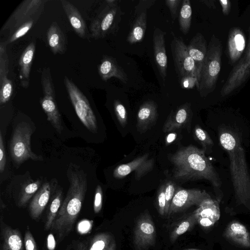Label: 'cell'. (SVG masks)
<instances>
[{
    "instance_id": "39",
    "label": "cell",
    "mask_w": 250,
    "mask_h": 250,
    "mask_svg": "<svg viewBox=\"0 0 250 250\" xmlns=\"http://www.w3.org/2000/svg\"><path fill=\"white\" fill-rule=\"evenodd\" d=\"M157 201L159 213L161 215H165L166 200L165 193V184L162 185L158 190Z\"/></svg>"
},
{
    "instance_id": "49",
    "label": "cell",
    "mask_w": 250,
    "mask_h": 250,
    "mask_svg": "<svg viewBox=\"0 0 250 250\" xmlns=\"http://www.w3.org/2000/svg\"><path fill=\"white\" fill-rule=\"evenodd\" d=\"M176 137V134L172 133L167 135L166 138V142L167 143H170L173 142Z\"/></svg>"
},
{
    "instance_id": "19",
    "label": "cell",
    "mask_w": 250,
    "mask_h": 250,
    "mask_svg": "<svg viewBox=\"0 0 250 250\" xmlns=\"http://www.w3.org/2000/svg\"><path fill=\"white\" fill-rule=\"evenodd\" d=\"M1 250H24L21 234L17 229L7 225L0 217Z\"/></svg>"
},
{
    "instance_id": "51",
    "label": "cell",
    "mask_w": 250,
    "mask_h": 250,
    "mask_svg": "<svg viewBox=\"0 0 250 250\" xmlns=\"http://www.w3.org/2000/svg\"><path fill=\"white\" fill-rule=\"evenodd\" d=\"M186 250H202L197 249H190Z\"/></svg>"
},
{
    "instance_id": "6",
    "label": "cell",
    "mask_w": 250,
    "mask_h": 250,
    "mask_svg": "<svg viewBox=\"0 0 250 250\" xmlns=\"http://www.w3.org/2000/svg\"><path fill=\"white\" fill-rule=\"evenodd\" d=\"M33 132L31 125L25 122H21L16 126L10 143V154L16 164H21L29 159L43 160L41 155L36 154L31 148V137Z\"/></svg>"
},
{
    "instance_id": "38",
    "label": "cell",
    "mask_w": 250,
    "mask_h": 250,
    "mask_svg": "<svg viewBox=\"0 0 250 250\" xmlns=\"http://www.w3.org/2000/svg\"><path fill=\"white\" fill-rule=\"evenodd\" d=\"M175 185L172 181H168L165 184V193L166 200L165 215H168L172 199L176 192Z\"/></svg>"
},
{
    "instance_id": "41",
    "label": "cell",
    "mask_w": 250,
    "mask_h": 250,
    "mask_svg": "<svg viewBox=\"0 0 250 250\" xmlns=\"http://www.w3.org/2000/svg\"><path fill=\"white\" fill-rule=\"evenodd\" d=\"M103 205V191L101 187L98 185L96 187L94 203L93 209L95 213H98L100 212Z\"/></svg>"
},
{
    "instance_id": "36",
    "label": "cell",
    "mask_w": 250,
    "mask_h": 250,
    "mask_svg": "<svg viewBox=\"0 0 250 250\" xmlns=\"http://www.w3.org/2000/svg\"><path fill=\"white\" fill-rule=\"evenodd\" d=\"M37 21L36 20H32L20 26L4 42L6 45L13 43L24 36L32 28Z\"/></svg>"
},
{
    "instance_id": "48",
    "label": "cell",
    "mask_w": 250,
    "mask_h": 250,
    "mask_svg": "<svg viewBox=\"0 0 250 250\" xmlns=\"http://www.w3.org/2000/svg\"><path fill=\"white\" fill-rule=\"evenodd\" d=\"M201 1L206 4L208 7L211 8H215L214 0H201Z\"/></svg>"
},
{
    "instance_id": "1",
    "label": "cell",
    "mask_w": 250,
    "mask_h": 250,
    "mask_svg": "<svg viewBox=\"0 0 250 250\" xmlns=\"http://www.w3.org/2000/svg\"><path fill=\"white\" fill-rule=\"evenodd\" d=\"M67 176L69 188L51 229L60 241L72 231L82 209L87 188L86 174L79 166H69Z\"/></svg>"
},
{
    "instance_id": "13",
    "label": "cell",
    "mask_w": 250,
    "mask_h": 250,
    "mask_svg": "<svg viewBox=\"0 0 250 250\" xmlns=\"http://www.w3.org/2000/svg\"><path fill=\"white\" fill-rule=\"evenodd\" d=\"M250 75V31L249 43L247 52L233 68L221 90L224 97L239 87Z\"/></svg>"
},
{
    "instance_id": "20",
    "label": "cell",
    "mask_w": 250,
    "mask_h": 250,
    "mask_svg": "<svg viewBox=\"0 0 250 250\" xmlns=\"http://www.w3.org/2000/svg\"><path fill=\"white\" fill-rule=\"evenodd\" d=\"M187 48L189 55L196 64L197 72V86L208 50L207 42L203 35L200 33H196L187 45Z\"/></svg>"
},
{
    "instance_id": "44",
    "label": "cell",
    "mask_w": 250,
    "mask_h": 250,
    "mask_svg": "<svg viewBox=\"0 0 250 250\" xmlns=\"http://www.w3.org/2000/svg\"><path fill=\"white\" fill-rule=\"evenodd\" d=\"M181 85L185 88H192L194 85H197V79L194 77H187L180 81Z\"/></svg>"
},
{
    "instance_id": "25",
    "label": "cell",
    "mask_w": 250,
    "mask_h": 250,
    "mask_svg": "<svg viewBox=\"0 0 250 250\" xmlns=\"http://www.w3.org/2000/svg\"><path fill=\"white\" fill-rule=\"evenodd\" d=\"M191 116L190 104L186 103L181 105L170 114L164 125L163 131L169 132L183 127L189 121Z\"/></svg>"
},
{
    "instance_id": "43",
    "label": "cell",
    "mask_w": 250,
    "mask_h": 250,
    "mask_svg": "<svg viewBox=\"0 0 250 250\" xmlns=\"http://www.w3.org/2000/svg\"><path fill=\"white\" fill-rule=\"evenodd\" d=\"M6 165V156L1 131L0 132V172L4 170Z\"/></svg>"
},
{
    "instance_id": "46",
    "label": "cell",
    "mask_w": 250,
    "mask_h": 250,
    "mask_svg": "<svg viewBox=\"0 0 250 250\" xmlns=\"http://www.w3.org/2000/svg\"><path fill=\"white\" fill-rule=\"evenodd\" d=\"M87 243L85 241H77L73 246V250H87Z\"/></svg>"
},
{
    "instance_id": "14",
    "label": "cell",
    "mask_w": 250,
    "mask_h": 250,
    "mask_svg": "<svg viewBox=\"0 0 250 250\" xmlns=\"http://www.w3.org/2000/svg\"><path fill=\"white\" fill-rule=\"evenodd\" d=\"M154 166V159L149 158L148 154H145L127 164L118 166L113 171V176L116 178H122L135 172L136 178L140 179L150 172Z\"/></svg>"
},
{
    "instance_id": "9",
    "label": "cell",
    "mask_w": 250,
    "mask_h": 250,
    "mask_svg": "<svg viewBox=\"0 0 250 250\" xmlns=\"http://www.w3.org/2000/svg\"><path fill=\"white\" fill-rule=\"evenodd\" d=\"M46 2V0L22 1L3 24L1 33L7 31L10 36L24 23L32 20H38L43 12Z\"/></svg>"
},
{
    "instance_id": "22",
    "label": "cell",
    "mask_w": 250,
    "mask_h": 250,
    "mask_svg": "<svg viewBox=\"0 0 250 250\" xmlns=\"http://www.w3.org/2000/svg\"><path fill=\"white\" fill-rule=\"evenodd\" d=\"M224 236L238 246L250 248V233L247 228L239 222L233 221L230 222L225 229Z\"/></svg>"
},
{
    "instance_id": "5",
    "label": "cell",
    "mask_w": 250,
    "mask_h": 250,
    "mask_svg": "<svg viewBox=\"0 0 250 250\" xmlns=\"http://www.w3.org/2000/svg\"><path fill=\"white\" fill-rule=\"evenodd\" d=\"M102 8L92 20L90 36L95 40L103 39L111 33L121 20V10L116 0H106Z\"/></svg>"
},
{
    "instance_id": "26",
    "label": "cell",
    "mask_w": 250,
    "mask_h": 250,
    "mask_svg": "<svg viewBox=\"0 0 250 250\" xmlns=\"http://www.w3.org/2000/svg\"><path fill=\"white\" fill-rule=\"evenodd\" d=\"M35 50V43L30 42L22 52L19 61L20 84L25 88L29 85L30 74Z\"/></svg>"
},
{
    "instance_id": "12",
    "label": "cell",
    "mask_w": 250,
    "mask_h": 250,
    "mask_svg": "<svg viewBox=\"0 0 250 250\" xmlns=\"http://www.w3.org/2000/svg\"><path fill=\"white\" fill-rule=\"evenodd\" d=\"M156 230L151 216L145 212L137 219L134 230L135 250H148L156 243Z\"/></svg>"
},
{
    "instance_id": "17",
    "label": "cell",
    "mask_w": 250,
    "mask_h": 250,
    "mask_svg": "<svg viewBox=\"0 0 250 250\" xmlns=\"http://www.w3.org/2000/svg\"><path fill=\"white\" fill-rule=\"evenodd\" d=\"M198 222L202 227H211L220 217L218 202L211 198L205 200L194 211Z\"/></svg>"
},
{
    "instance_id": "47",
    "label": "cell",
    "mask_w": 250,
    "mask_h": 250,
    "mask_svg": "<svg viewBox=\"0 0 250 250\" xmlns=\"http://www.w3.org/2000/svg\"><path fill=\"white\" fill-rule=\"evenodd\" d=\"M55 247V241H54V238L51 234L48 238V247L49 250H53Z\"/></svg>"
},
{
    "instance_id": "30",
    "label": "cell",
    "mask_w": 250,
    "mask_h": 250,
    "mask_svg": "<svg viewBox=\"0 0 250 250\" xmlns=\"http://www.w3.org/2000/svg\"><path fill=\"white\" fill-rule=\"evenodd\" d=\"M63 190L58 188L53 192L44 227L47 230L51 229L62 203Z\"/></svg>"
},
{
    "instance_id": "7",
    "label": "cell",
    "mask_w": 250,
    "mask_h": 250,
    "mask_svg": "<svg viewBox=\"0 0 250 250\" xmlns=\"http://www.w3.org/2000/svg\"><path fill=\"white\" fill-rule=\"evenodd\" d=\"M63 83L77 116L81 122L90 132L97 133L96 118L87 98L66 76L64 77Z\"/></svg>"
},
{
    "instance_id": "31",
    "label": "cell",
    "mask_w": 250,
    "mask_h": 250,
    "mask_svg": "<svg viewBox=\"0 0 250 250\" xmlns=\"http://www.w3.org/2000/svg\"><path fill=\"white\" fill-rule=\"evenodd\" d=\"M197 223V218L194 211L189 214L175 226L170 235V240L174 243L178 237L190 229Z\"/></svg>"
},
{
    "instance_id": "11",
    "label": "cell",
    "mask_w": 250,
    "mask_h": 250,
    "mask_svg": "<svg viewBox=\"0 0 250 250\" xmlns=\"http://www.w3.org/2000/svg\"><path fill=\"white\" fill-rule=\"evenodd\" d=\"M211 198L205 190L199 189L177 188L169 208L168 215L183 211L193 206H200Z\"/></svg>"
},
{
    "instance_id": "18",
    "label": "cell",
    "mask_w": 250,
    "mask_h": 250,
    "mask_svg": "<svg viewBox=\"0 0 250 250\" xmlns=\"http://www.w3.org/2000/svg\"><path fill=\"white\" fill-rule=\"evenodd\" d=\"M60 1L72 27L76 34L83 39L88 38L90 34L86 23L78 9L68 0H61Z\"/></svg>"
},
{
    "instance_id": "33",
    "label": "cell",
    "mask_w": 250,
    "mask_h": 250,
    "mask_svg": "<svg viewBox=\"0 0 250 250\" xmlns=\"http://www.w3.org/2000/svg\"><path fill=\"white\" fill-rule=\"evenodd\" d=\"M192 9L190 1L184 0L182 1L179 16V23L181 32L186 35L188 32L191 25Z\"/></svg>"
},
{
    "instance_id": "24",
    "label": "cell",
    "mask_w": 250,
    "mask_h": 250,
    "mask_svg": "<svg viewBox=\"0 0 250 250\" xmlns=\"http://www.w3.org/2000/svg\"><path fill=\"white\" fill-rule=\"evenodd\" d=\"M157 116V105L155 102L149 100L143 103L137 113L138 130L141 132L146 131L156 121Z\"/></svg>"
},
{
    "instance_id": "10",
    "label": "cell",
    "mask_w": 250,
    "mask_h": 250,
    "mask_svg": "<svg viewBox=\"0 0 250 250\" xmlns=\"http://www.w3.org/2000/svg\"><path fill=\"white\" fill-rule=\"evenodd\" d=\"M170 47L175 69L179 80L187 77H194L197 81L195 62L189 55L187 45L183 39L174 36Z\"/></svg>"
},
{
    "instance_id": "23",
    "label": "cell",
    "mask_w": 250,
    "mask_h": 250,
    "mask_svg": "<svg viewBox=\"0 0 250 250\" xmlns=\"http://www.w3.org/2000/svg\"><path fill=\"white\" fill-rule=\"evenodd\" d=\"M98 73L104 81L115 77L124 83H127L128 77L123 68L118 65L116 60L109 56H104L98 66Z\"/></svg>"
},
{
    "instance_id": "27",
    "label": "cell",
    "mask_w": 250,
    "mask_h": 250,
    "mask_svg": "<svg viewBox=\"0 0 250 250\" xmlns=\"http://www.w3.org/2000/svg\"><path fill=\"white\" fill-rule=\"evenodd\" d=\"M46 37L50 49L54 55L63 54L66 52V38L57 22H52L47 30Z\"/></svg>"
},
{
    "instance_id": "35",
    "label": "cell",
    "mask_w": 250,
    "mask_h": 250,
    "mask_svg": "<svg viewBox=\"0 0 250 250\" xmlns=\"http://www.w3.org/2000/svg\"><path fill=\"white\" fill-rule=\"evenodd\" d=\"M194 136L206 150L210 148L213 145V142L208 132L199 125H196L194 129Z\"/></svg>"
},
{
    "instance_id": "4",
    "label": "cell",
    "mask_w": 250,
    "mask_h": 250,
    "mask_svg": "<svg viewBox=\"0 0 250 250\" xmlns=\"http://www.w3.org/2000/svg\"><path fill=\"white\" fill-rule=\"evenodd\" d=\"M222 47L220 40L213 35L208 46L197 88L201 97H206L215 89L221 69Z\"/></svg>"
},
{
    "instance_id": "32",
    "label": "cell",
    "mask_w": 250,
    "mask_h": 250,
    "mask_svg": "<svg viewBox=\"0 0 250 250\" xmlns=\"http://www.w3.org/2000/svg\"><path fill=\"white\" fill-rule=\"evenodd\" d=\"M42 186V181L38 179L35 181L27 183L21 188L18 199L20 207L25 206L30 199L34 196Z\"/></svg>"
},
{
    "instance_id": "50",
    "label": "cell",
    "mask_w": 250,
    "mask_h": 250,
    "mask_svg": "<svg viewBox=\"0 0 250 250\" xmlns=\"http://www.w3.org/2000/svg\"><path fill=\"white\" fill-rule=\"evenodd\" d=\"M116 243L115 240L113 239L108 248V249L107 250H116Z\"/></svg>"
},
{
    "instance_id": "37",
    "label": "cell",
    "mask_w": 250,
    "mask_h": 250,
    "mask_svg": "<svg viewBox=\"0 0 250 250\" xmlns=\"http://www.w3.org/2000/svg\"><path fill=\"white\" fill-rule=\"evenodd\" d=\"M114 109L120 124L125 127L127 122V114L125 107L119 100H116L114 102Z\"/></svg>"
},
{
    "instance_id": "45",
    "label": "cell",
    "mask_w": 250,
    "mask_h": 250,
    "mask_svg": "<svg viewBox=\"0 0 250 250\" xmlns=\"http://www.w3.org/2000/svg\"><path fill=\"white\" fill-rule=\"evenodd\" d=\"M219 2L222 8V11L224 15H228L230 11L231 2L229 0H220Z\"/></svg>"
},
{
    "instance_id": "16",
    "label": "cell",
    "mask_w": 250,
    "mask_h": 250,
    "mask_svg": "<svg viewBox=\"0 0 250 250\" xmlns=\"http://www.w3.org/2000/svg\"><path fill=\"white\" fill-rule=\"evenodd\" d=\"M165 33L155 28L153 35L154 57L160 75L165 82L167 76V58L165 39Z\"/></svg>"
},
{
    "instance_id": "28",
    "label": "cell",
    "mask_w": 250,
    "mask_h": 250,
    "mask_svg": "<svg viewBox=\"0 0 250 250\" xmlns=\"http://www.w3.org/2000/svg\"><path fill=\"white\" fill-rule=\"evenodd\" d=\"M245 46V38L242 31L238 27L232 28L229 32L228 40V53L232 63L240 58Z\"/></svg>"
},
{
    "instance_id": "42",
    "label": "cell",
    "mask_w": 250,
    "mask_h": 250,
    "mask_svg": "<svg viewBox=\"0 0 250 250\" xmlns=\"http://www.w3.org/2000/svg\"><path fill=\"white\" fill-rule=\"evenodd\" d=\"M180 2V0H167L165 1L166 5L169 9L173 21H174L177 17V10Z\"/></svg>"
},
{
    "instance_id": "2",
    "label": "cell",
    "mask_w": 250,
    "mask_h": 250,
    "mask_svg": "<svg viewBox=\"0 0 250 250\" xmlns=\"http://www.w3.org/2000/svg\"><path fill=\"white\" fill-rule=\"evenodd\" d=\"M169 160L173 166V176L175 179H205L209 181L214 188H220L219 176L203 149L192 145L184 146L171 154Z\"/></svg>"
},
{
    "instance_id": "3",
    "label": "cell",
    "mask_w": 250,
    "mask_h": 250,
    "mask_svg": "<svg viewBox=\"0 0 250 250\" xmlns=\"http://www.w3.org/2000/svg\"><path fill=\"white\" fill-rule=\"evenodd\" d=\"M219 141L229 157L231 179L236 201L250 208V175L240 139L232 130L222 128L219 131Z\"/></svg>"
},
{
    "instance_id": "29",
    "label": "cell",
    "mask_w": 250,
    "mask_h": 250,
    "mask_svg": "<svg viewBox=\"0 0 250 250\" xmlns=\"http://www.w3.org/2000/svg\"><path fill=\"white\" fill-rule=\"evenodd\" d=\"M146 15L145 12L141 13L135 19L132 26L126 38L130 44L141 42L146 29Z\"/></svg>"
},
{
    "instance_id": "40",
    "label": "cell",
    "mask_w": 250,
    "mask_h": 250,
    "mask_svg": "<svg viewBox=\"0 0 250 250\" xmlns=\"http://www.w3.org/2000/svg\"><path fill=\"white\" fill-rule=\"evenodd\" d=\"M24 244L25 250H38L36 241L28 226L24 234Z\"/></svg>"
},
{
    "instance_id": "15",
    "label": "cell",
    "mask_w": 250,
    "mask_h": 250,
    "mask_svg": "<svg viewBox=\"0 0 250 250\" xmlns=\"http://www.w3.org/2000/svg\"><path fill=\"white\" fill-rule=\"evenodd\" d=\"M5 42L0 43V104L2 105L10 99L13 91L12 81L8 78L9 60Z\"/></svg>"
},
{
    "instance_id": "34",
    "label": "cell",
    "mask_w": 250,
    "mask_h": 250,
    "mask_svg": "<svg viewBox=\"0 0 250 250\" xmlns=\"http://www.w3.org/2000/svg\"><path fill=\"white\" fill-rule=\"evenodd\" d=\"M113 239L109 233L97 234L91 239L87 250H107Z\"/></svg>"
},
{
    "instance_id": "8",
    "label": "cell",
    "mask_w": 250,
    "mask_h": 250,
    "mask_svg": "<svg viewBox=\"0 0 250 250\" xmlns=\"http://www.w3.org/2000/svg\"><path fill=\"white\" fill-rule=\"evenodd\" d=\"M41 84L43 96L40 100L47 120L54 128L61 133L63 130L61 114L55 99V90L49 67H44L41 73Z\"/></svg>"
},
{
    "instance_id": "21",
    "label": "cell",
    "mask_w": 250,
    "mask_h": 250,
    "mask_svg": "<svg viewBox=\"0 0 250 250\" xmlns=\"http://www.w3.org/2000/svg\"><path fill=\"white\" fill-rule=\"evenodd\" d=\"M52 185L46 182L41 187L30 203L29 209L31 217L37 220L42 215L51 197Z\"/></svg>"
}]
</instances>
